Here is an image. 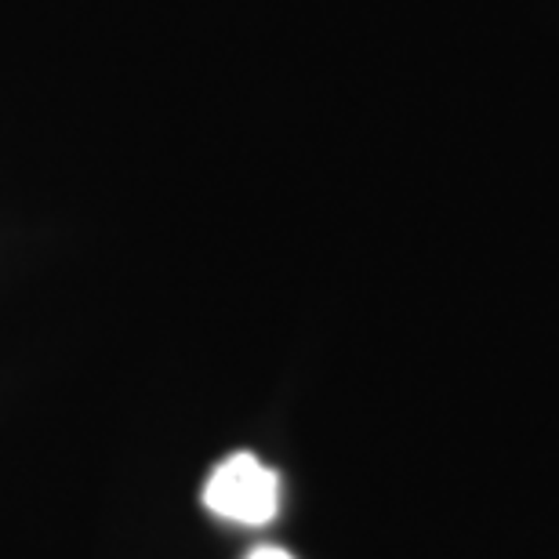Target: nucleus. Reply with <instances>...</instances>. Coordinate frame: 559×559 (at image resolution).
<instances>
[{"mask_svg": "<svg viewBox=\"0 0 559 559\" xmlns=\"http://www.w3.org/2000/svg\"><path fill=\"white\" fill-rule=\"evenodd\" d=\"M204 506L218 520L262 527L280 509V476L262 465L251 451L222 457L204 484Z\"/></svg>", "mask_w": 559, "mask_h": 559, "instance_id": "nucleus-1", "label": "nucleus"}, {"mask_svg": "<svg viewBox=\"0 0 559 559\" xmlns=\"http://www.w3.org/2000/svg\"><path fill=\"white\" fill-rule=\"evenodd\" d=\"M248 559H295V556H287L284 549H273V545H262V549H254Z\"/></svg>", "mask_w": 559, "mask_h": 559, "instance_id": "nucleus-2", "label": "nucleus"}]
</instances>
